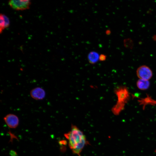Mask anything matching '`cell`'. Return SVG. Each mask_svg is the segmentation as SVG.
Listing matches in <instances>:
<instances>
[{
  "label": "cell",
  "mask_w": 156,
  "mask_h": 156,
  "mask_svg": "<svg viewBox=\"0 0 156 156\" xmlns=\"http://www.w3.org/2000/svg\"><path fill=\"white\" fill-rule=\"evenodd\" d=\"M136 75L139 79L149 80L153 76L152 71L148 66L143 65L139 67L136 70Z\"/></svg>",
  "instance_id": "obj_4"
},
{
  "label": "cell",
  "mask_w": 156,
  "mask_h": 156,
  "mask_svg": "<svg viewBox=\"0 0 156 156\" xmlns=\"http://www.w3.org/2000/svg\"><path fill=\"white\" fill-rule=\"evenodd\" d=\"M0 32L1 33L5 29L9 27L10 21L8 17L3 14H0Z\"/></svg>",
  "instance_id": "obj_7"
},
{
  "label": "cell",
  "mask_w": 156,
  "mask_h": 156,
  "mask_svg": "<svg viewBox=\"0 0 156 156\" xmlns=\"http://www.w3.org/2000/svg\"><path fill=\"white\" fill-rule=\"evenodd\" d=\"M72 152L80 156L85 146L88 143L83 132L77 126L72 125L70 130L64 134Z\"/></svg>",
  "instance_id": "obj_1"
},
{
  "label": "cell",
  "mask_w": 156,
  "mask_h": 156,
  "mask_svg": "<svg viewBox=\"0 0 156 156\" xmlns=\"http://www.w3.org/2000/svg\"><path fill=\"white\" fill-rule=\"evenodd\" d=\"M136 86L140 90H145L149 87L150 82L148 80L139 79L137 81Z\"/></svg>",
  "instance_id": "obj_8"
},
{
  "label": "cell",
  "mask_w": 156,
  "mask_h": 156,
  "mask_svg": "<svg viewBox=\"0 0 156 156\" xmlns=\"http://www.w3.org/2000/svg\"><path fill=\"white\" fill-rule=\"evenodd\" d=\"M99 53L94 51H92L89 53L88 59L89 62L92 64H94L99 60Z\"/></svg>",
  "instance_id": "obj_10"
},
{
  "label": "cell",
  "mask_w": 156,
  "mask_h": 156,
  "mask_svg": "<svg viewBox=\"0 0 156 156\" xmlns=\"http://www.w3.org/2000/svg\"><path fill=\"white\" fill-rule=\"evenodd\" d=\"M110 33H111V31L110 30H107L106 31V34L108 35L109 34H110Z\"/></svg>",
  "instance_id": "obj_12"
},
{
  "label": "cell",
  "mask_w": 156,
  "mask_h": 156,
  "mask_svg": "<svg viewBox=\"0 0 156 156\" xmlns=\"http://www.w3.org/2000/svg\"><path fill=\"white\" fill-rule=\"evenodd\" d=\"M3 119L7 126L10 128H15L19 125L18 118L15 114H8L3 117Z\"/></svg>",
  "instance_id": "obj_5"
},
{
  "label": "cell",
  "mask_w": 156,
  "mask_h": 156,
  "mask_svg": "<svg viewBox=\"0 0 156 156\" xmlns=\"http://www.w3.org/2000/svg\"><path fill=\"white\" fill-rule=\"evenodd\" d=\"M8 3L10 6L14 10H22L29 9L31 2L29 0H11L9 1Z\"/></svg>",
  "instance_id": "obj_3"
},
{
  "label": "cell",
  "mask_w": 156,
  "mask_h": 156,
  "mask_svg": "<svg viewBox=\"0 0 156 156\" xmlns=\"http://www.w3.org/2000/svg\"><path fill=\"white\" fill-rule=\"evenodd\" d=\"M125 104L117 101L111 109L112 113L115 115H118L124 109Z\"/></svg>",
  "instance_id": "obj_9"
},
{
  "label": "cell",
  "mask_w": 156,
  "mask_h": 156,
  "mask_svg": "<svg viewBox=\"0 0 156 156\" xmlns=\"http://www.w3.org/2000/svg\"><path fill=\"white\" fill-rule=\"evenodd\" d=\"M31 97L36 100H41L43 99L46 95L44 89L40 87H36L33 88L30 92Z\"/></svg>",
  "instance_id": "obj_6"
},
{
  "label": "cell",
  "mask_w": 156,
  "mask_h": 156,
  "mask_svg": "<svg viewBox=\"0 0 156 156\" xmlns=\"http://www.w3.org/2000/svg\"><path fill=\"white\" fill-rule=\"evenodd\" d=\"M114 92L117 98V101L126 104L129 101L130 94L127 87L121 86L115 88Z\"/></svg>",
  "instance_id": "obj_2"
},
{
  "label": "cell",
  "mask_w": 156,
  "mask_h": 156,
  "mask_svg": "<svg viewBox=\"0 0 156 156\" xmlns=\"http://www.w3.org/2000/svg\"><path fill=\"white\" fill-rule=\"evenodd\" d=\"M107 58L106 55L104 54H101L99 55V60L100 61H103L105 60Z\"/></svg>",
  "instance_id": "obj_11"
}]
</instances>
